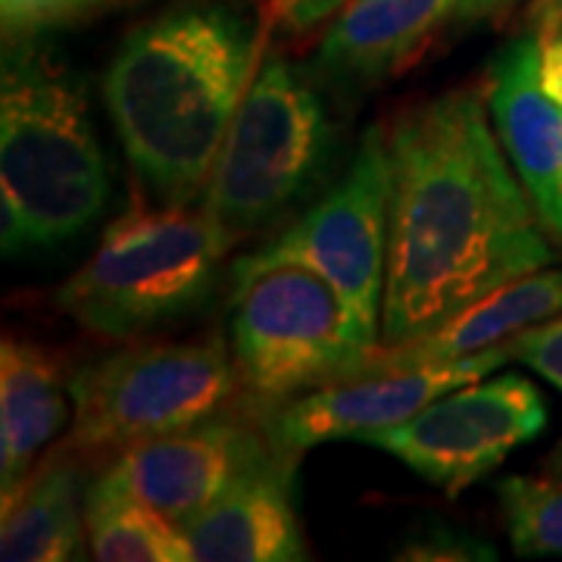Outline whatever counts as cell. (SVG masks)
<instances>
[{
	"label": "cell",
	"instance_id": "6da1fadb",
	"mask_svg": "<svg viewBox=\"0 0 562 562\" xmlns=\"http://www.w3.org/2000/svg\"><path fill=\"white\" fill-rule=\"evenodd\" d=\"M391 241L382 344L422 338L553 262L475 88H453L387 128Z\"/></svg>",
	"mask_w": 562,
	"mask_h": 562
},
{
	"label": "cell",
	"instance_id": "7a4b0ae2",
	"mask_svg": "<svg viewBox=\"0 0 562 562\" xmlns=\"http://www.w3.org/2000/svg\"><path fill=\"white\" fill-rule=\"evenodd\" d=\"M257 66V25L225 0L181 3L125 35L103 98L132 166L166 201L206 188Z\"/></svg>",
	"mask_w": 562,
	"mask_h": 562
},
{
	"label": "cell",
	"instance_id": "3957f363",
	"mask_svg": "<svg viewBox=\"0 0 562 562\" xmlns=\"http://www.w3.org/2000/svg\"><path fill=\"white\" fill-rule=\"evenodd\" d=\"M110 201V169L79 79L32 38L7 44L0 81L3 254L72 241Z\"/></svg>",
	"mask_w": 562,
	"mask_h": 562
},
{
	"label": "cell",
	"instance_id": "277c9868",
	"mask_svg": "<svg viewBox=\"0 0 562 562\" xmlns=\"http://www.w3.org/2000/svg\"><path fill=\"white\" fill-rule=\"evenodd\" d=\"M235 241L238 235L203 206L132 203L57 291V306L98 338H135L194 310Z\"/></svg>",
	"mask_w": 562,
	"mask_h": 562
},
{
	"label": "cell",
	"instance_id": "5b68a950",
	"mask_svg": "<svg viewBox=\"0 0 562 562\" xmlns=\"http://www.w3.org/2000/svg\"><path fill=\"white\" fill-rule=\"evenodd\" d=\"M232 360L257 403L281 406L313 387L360 375L382 338L338 288L297 262H235Z\"/></svg>",
	"mask_w": 562,
	"mask_h": 562
},
{
	"label": "cell",
	"instance_id": "8992f818",
	"mask_svg": "<svg viewBox=\"0 0 562 562\" xmlns=\"http://www.w3.org/2000/svg\"><path fill=\"white\" fill-rule=\"evenodd\" d=\"M331 160V120L316 88L281 57L257 66L216 166L203 210L238 238L279 222L319 188Z\"/></svg>",
	"mask_w": 562,
	"mask_h": 562
},
{
	"label": "cell",
	"instance_id": "52a82bcc",
	"mask_svg": "<svg viewBox=\"0 0 562 562\" xmlns=\"http://www.w3.org/2000/svg\"><path fill=\"white\" fill-rule=\"evenodd\" d=\"M238 369L220 335L122 350L69 382L76 419L66 447L128 450L210 419L232 397Z\"/></svg>",
	"mask_w": 562,
	"mask_h": 562
},
{
	"label": "cell",
	"instance_id": "ba28073f",
	"mask_svg": "<svg viewBox=\"0 0 562 562\" xmlns=\"http://www.w3.org/2000/svg\"><path fill=\"white\" fill-rule=\"evenodd\" d=\"M391 241V154L382 128L362 135L341 181L291 222L247 266L297 262L328 279L353 316L382 338L384 279Z\"/></svg>",
	"mask_w": 562,
	"mask_h": 562
},
{
	"label": "cell",
	"instance_id": "9c48e42d",
	"mask_svg": "<svg viewBox=\"0 0 562 562\" xmlns=\"http://www.w3.org/2000/svg\"><path fill=\"white\" fill-rule=\"evenodd\" d=\"M547 425L541 391L522 375L460 384L362 443L397 457L428 484L460 497Z\"/></svg>",
	"mask_w": 562,
	"mask_h": 562
},
{
	"label": "cell",
	"instance_id": "30bf717a",
	"mask_svg": "<svg viewBox=\"0 0 562 562\" xmlns=\"http://www.w3.org/2000/svg\"><path fill=\"white\" fill-rule=\"evenodd\" d=\"M506 360L513 357L506 344H501L462 360L362 372L341 382L322 384L294 401L281 403L269 419V443L281 453L297 457L316 443L347 438L362 441L366 435L394 428L416 416L422 406L438 401L447 391L479 382Z\"/></svg>",
	"mask_w": 562,
	"mask_h": 562
},
{
	"label": "cell",
	"instance_id": "8fae6325",
	"mask_svg": "<svg viewBox=\"0 0 562 562\" xmlns=\"http://www.w3.org/2000/svg\"><path fill=\"white\" fill-rule=\"evenodd\" d=\"M262 450L257 435L238 422L210 416L122 450L120 460L110 465V475L169 522L184 528L222 497Z\"/></svg>",
	"mask_w": 562,
	"mask_h": 562
},
{
	"label": "cell",
	"instance_id": "7c38bea8",
	"mask_svg": "<svg viewBox=\"0 0 562 562\" xmlns=\"http://www.w3.org/2000/svg\"><path fill=\"white\" fill-rule=\"evenodd\" d=\"M538 38L503 44L487 66V110L538 220L562 238V103L538 79Z\"/></svg>",
	"mask_w": 562,
	"mask_h": 562
},
{
	"label": "cell",
	"instance_id": "4fadbf2b",
	"mask_svg": "<svg viewBox=\"0 0 562 562\" xmlns=\"http://www.w3.org/2000/svg\"><path fill=\"white\" fill-rule=\"evenodd\" d=\"M288 457L266 447L222 497L181 528L194 562H294L310 557L291 497Z\"/></svg>",
	"mask_w": 562,
	"mask_h": 562
},
{
	"label": "cell",
	"instance_id": "5bb4252c",
	"mask_svg": "<svg viewBox=\"0 0 562 562\" xmlns=\"http://www.w3.org/2000/svg\"><path fill=\"white\" fill-rule=\"evenodd\" d=\"M562 313V269L531 272L491 291L479 303L465 306L441 328L403 344H379L372 360L362 372L382 369H406V366H428V362H450L501 347L513 335L553 319ZM360 372V375H362Z\"/></svg>",
	"mask_w": 562,
	"mask_h": 562
},
{
	"label": "cell",
	"instance_id": "9a60e30c",
	"mask_svg": "<svg viewBox=\"0 0 562 562\" xmlns=\"http://www.w3.org/2000/svg\"><path fill=\"white\" fill-rule=\"evenodd\" d=\"M460 0H350L328 25L316 69L341 85H369L394 76L453 16Z\"/></svg>",
	"mask_w": 562,
	"mask_h": 562
},
{
	"label": "cell",
	"instance_id": "2e32d148",
	"mask_svg": "<svg viewBox=\"0 0 562 562\" xmlns=\"http://www.w3.org/2000/svg\"><path fill=\"white\" fill-rule=\"evenodd\" d=\"M69 387L60 362L44 347L22 338L0 344V491L10 497L32 462L66 422Z\"/></svg>",
	"mask_w": 562,
	"mask_h": 562
},
{
	"label": "cell",
	"instance_id": "e0dca14e",
	"mask_svg": "<svg viewBox=\"0 0 562 562\" xmlns=\"http://www.w3.org/2000/svg\"><path fill=\"white\" fill-rule=\"evenodd\" d=\"M85 503H79V469L66 450L41 462L29 479L3 497L0 560L63 562L85 547Z\"/></svg>",
	"mask_w": 562,
	"mask_h": 562
},
{
	"label": "cell",
	"instance_id": "ac0fdd59",
	"mask_svg": "<svg viewBox=\"0 0 562 562\" xmlns=\"http://www.w3.org/2000/svg\"><path fill=\"white\" fill-rule=\"evenodd\" d=\"M91 557L101 562H194L184 531L110 472L85 494Z\"/></svg>",
	"mask_w": 562,
	"mask_h": 562
},
{
	"label": "cell",
	"instance_id": "d6986e66",
	"mask_svg": "<svg viewBox=\"0 0 562 562\" xmlns=\"http://www.w3.org/2000/svg\"><path fill=\"white\" fill-rule=\"evenodd\" d=\"M497 494L519 557H562V479L513 475Z\"/></svg>",
	"mask_w": 562,
	"mask_h": 562
},
{
	"label": "cell",
	"instance_id": "ffe728a7",
	"mask_svg": "<svg viewBox=\"0 0 562 562\" xmlns=\"http://www.w3.org/2000/svg\"><path fill=\"white\" fill-rule=\"evenodd\" d=\"M106 0H0V20L7 41L35 38L44 29L76 20Z\"/></svg>",
	"mask_w": 562,
	"mask_h": 562
},
{
	"label": "cell",
	"instance_id": "44dd1931",
	"mask_svg": "<svg viewBox=\"0 0 562 562\" xmlns=\"http://www.w3.org/2000/svg\"><path fill=\"white\" fill-rule=\"evenodd\" d=\"M506 350L513 360L535 369L541 379L562 391V313L513 335L506 341Z\"/></svg>",
	"mask_w": 562,
	"mask_h": 562
},
{
	"label": "cell",
	"instance_id": "7402d4cb",
	"mask_svg": "<svg viewBox=\"0 0 562 562\" xmlns=\"http://www.w3.org/2000/svg\"><path fill=\"white\" fill-rule=\"evenodd\" d=\"M350 0H266V20L284 35H306L331 16H338Z\"/></svg>",
	"mask_w": 562,
	"mask_h": 562
},
{
	"label": "cell",
	"instance_id": "603a6c76",
	"mask_svg": "<svg viewBox=\"0 0 562 562\" xmlns=\"http://www.w3.org/2000/svg\"><path fill=\"white\" fill-rule=\"evenodd\" d=\"M516 3L519 0H460L450 20H453V25H472V22L501 16L506 10H513Z\"/></svg>",
	"mask_w": 562,
	"mask_h": 562
},
{
	"label": "cell",
	"instance_id": "cb8c5ba5",
	"mask_svg": "<svg viewBox=\"0 0 562 562\" xmlns=\"http://www.w3.org/2000/svg\"><path fill=\"white\" fill-rule=\"evenodd\" d=\"M528 29L538 38L562 32V0H535L528 7Z\"/></svg>",
	"mask_w": 562,
	"mask_h": 562
},
{
	"label": "cell",
	"instance_id": "d4e9b609",
	"mask_svg": "<svg viewBox=\"0 0 562 562\" xmlns=\"http://www.w3.org/2000/svg\"><path fill=\"white\" fill-rule=\"evenodd\" d=\"M547 472L550 475H557V479H562V441L553 447V453L547 457Z\"/></svg>",
	"mask_w": 562,
	"mask_h": 562
}]
</instances>
